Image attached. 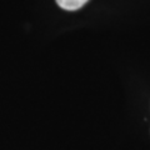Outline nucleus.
<instances>
[{"instance_id":"obj_1","label":"nucleus","mask_w":150,"mask_h":150,"mask_svg":"<svg viewBox=\"0 0 150 150\" xmlns=\"http://www.w3.org/2000/svg\"><path fill=\"white\" fill-rule=\"evenodd\" d=\"M55 1L64 10L74 11V10H78V9L83 8L89 0H55Z\"/></svg>"}]
</instances>
